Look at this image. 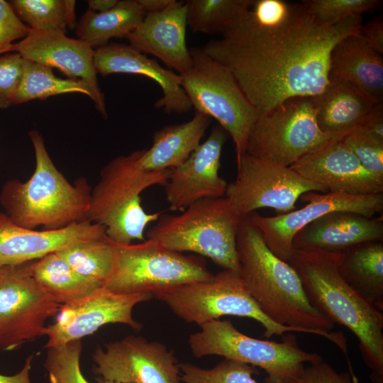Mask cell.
<instances>
[{
  "mask_svg": "<svg viewBox=\"0 0 383 383\" xmlns=\"http://www.w3.org/2000/svg\"><path fill=\"white\" fill-rule=\"evenodd\" d=\"M362 25V16L321 23L302 1L252 0L220 39L201 49L229 70L263 114L290 98L319 95L329 84L333 48Z\"/></svg>",
  "mask_w": 383,
  "mask_h": 383,
  "instance_id": "1",
  "label": "cell"
},
{
  "mask_svg": "<svg viewBox=\"0 0 383 383\" xmlns=\"http://www.w3.org/2000/svg\"><path fill=\"white\" fill-rule=\"evenodd\" d=\"M236 247L239 274L261 311L280 325L326 338L349 361L345 335L331 331L334 325L310 304L296 272L269 249L247 216L241 218Z\"/></svg>",
  "mask_w": 383,
  "mask_h": 383,
  "instance_id": "2",
  "label": "cell"
},
{
  "mask_svg": "<svg viewBox=\"0 0 383 383\" xmlns=\"http://www.w3.org/2000/svg\"><path fill=\"white\" fill-rule=\"evenodd\" d=\"M340 252L293 249L288 263L307 299L326 320L344 326L359 341L374 383H383V313L360 296L338 271Z\"/></svg>",
  "mask_w": 383,
  "mask_h": 383,
  "instance_id": "3",
  "label": "cell"
},
{
  "mask_svg": "<svg viewBox=\"0 0 383 383\" xmlns=\"http://www.w3.org/2000/svg\"><path fill=\"white\" fill-rule=\"evenodd\" d=\"M35 158V170L25 182L11 179L4 185L0 203L17 225L55 230L87 220L91 188L84 179L71 184L51 160L37 131L29 133Z\"/></svg>",
  "mask_w": 383,
  "mask_h": 383,
  "instance_id": "4",
  "label": "cell"
},
{
  "mask_svg": "<svg viewBox=\"0 0 383 383\" xmlns=\"http://www.w3.org/2000/svg\"><path fill=\"white\" fill-rule=\"evenodd\" d=\"M143 150L116 157L101 170L91 190L87 220L102 226L107 238L120 245L145 240L144 232L160 212L148 213L141 193L155 185L165 186L171 170L149 171L142 165Z\"/></svg>",
  "mask_w": 383,
  "mask_h": 383,
  "instance_id": "5",
  "label": "cell"
},
{
  "mask_svg": "<svg viewBox=\"0 0 383 383\" xmlns=\"http://www.w3.org/2000/svg\"><path fill=\"white\" fill-rule=\"evenodd\" d=\"M241 218L226 196L204 198L179 215L161 213L146 235L169 250L196 253L239 273L236 237Z\"/></svg>",
  "mask_w": 383,
  "mask_h": 383,
  "instance_id": "6",
  "label": "cell"
},
{
  "mask_svg": "<svg viewBox=\"0 0 383 383\" xmlns=\"http://www.w3.org/2000/svg\"><path fill=\"white\" fill-rule=\"evenodd\" d=\"M190 335L189 345L193 355H220L248 365L260 367L267 375V383L297 382L305 362L323 360L313 353L300 348L296 336L288 334L280 343L260 340L237 330L229 320L210 321Z\"/></svg>",
  "mask_w": 383,
  "mask_h": 383,
  "instance_id": "7",
  "label": "cell"
},
{
  "mask_svg": "<svg viewBox=\"0 0 383 383\" xmlns=\"http://www.w3.org/2000/svg\"><path fill=\"white\" fill-rule=\"evenodd\" d=\"M191 68L182 87L196 112L215 118L234 143L236 160L245 154L250 131L260 113L248 101L225 66L201 48L190 49Z\"/></svg>",
  "mask_w": 383,
  "mask_h": 383,
  "instance_id": "8",
  "label": "cell"
},
{
  "mask_svg": "<svg viewBox=\"0 0 383 383\" xmlns=\"http://www.w3.org/2000/svg\"><path fill=\"white\" fill-rule=\"evenodd\" d=\"M115 244L114 270L103 285L115 293H148L155 296L213 277L204 260L169 250L151 239L136 244Z\"/></svg>",
  "mask_w": 383,
  "mask_h": 383,
  "instance_id": "9",
  "label": "cell"
},
{
  "mask_svg": "<svg viewBox=\"0 0 383 383\" xmlns=\"http://www.w3.org/2000/svg\"><path fill=\"white\" fill-rule=\"evenodd\" d=\"M155 297L184 321L199 326L223 316H234L260 323L267 338L285 333H301L267 317L251 296L239 273L229 270H222L210 280L182 285Z\"/></svg>",
  "mask_w": 383,
  "mask_h": 383,
  "instance_id": "10",
  "label": "cell"
},
{
  "mask_svg": "<svg viewBox=\"0 0 383 383\" xmlns=\"http://www.w3.org/2000/svg\"><path fill=\"white\" fill-rule=\"evenodd\" d=\"M329 140L318 125L314 97L297 96L260 115L248 136L245 153L289 167Z\"/></svg>",
  "mask_w": 383,
  "mask_h": 383,
  "instance_id": "11",
  "label": "cell"
},
{
  "mask_svg": "<svg viewBox=\"0 0 383 383\" xmlns=\"http://www.w3.org/2000/svg\"><path fill=\"white\" fill-rule=\"evenodd\" d=\"M31 262L0 266V350L45 335L46 321L61 306L35 281Z\"/></svg>",
  "mask_w": 383,
  "mask_h": 383,
  "instance_id": "12",
  "label": "cell"
},
{
  "mask_svg": "<svg viewBox=\"0 0 383 383\" xmlns=\"http://www.w3.org/2000/svg\"><path fill=\"white\" fill-rule=\"evenodd\" d=\"M237 174L228 184L225 196L237 214L245 217L255 210L273 209L278 214L296 209L300 196L309 192L327 193L290 167L277 165L244 154L236 160Z\"/></svg>",
  "mask_w": 383,
  "mask_h": 383,
  "instance_id": "13",
  "label": "cell"
},
{
  "mask_svg": "<svg viewBox=\"0 0 383 383\" xmlns=\"http://www.w3.org/2000/svg\"><path fill=\"white\" fill-rule=\"evenodd\" d=\"M300 197L307 204L298 209L263 216L255 212L247 216L261 234L269 249L279 259L288 262L292 240L297 232L319 217L335 211H346L372 218L382 214L383 193L353 195L343 192L304 193Z\"/></svg>",
  "mask_w": 383,
  "mask_h": 383,
  "instance_id": "14",
  "label": "cell"
},
{
  "mask_svg": "<svg viewBox=\"0 0 383 383\" xmlns=\"http://www.w3.org/2000/svg\"><path fill=\"white\" fill-rule=\"evenodd\" d=\"M94 374L118 383H182L179 362L165 345L128 335L98 346L92 355Z\"/></svg>",
  "mask_w": 383,
  "mask_h": 383,
  "instance_id": "15",
  "label": "cell"
},
{
  "mask_svg": "<svg viewBox=\"0 0 383 383\" xmlns=\"http://www.w3.org/2000/svg\"><path fill=\"white\" fill-rule=\"evenodd\" d=\"M151 294H118L103 287L91 294L62 305L54 323L46 326L45 348L57 347L96 332L109 323H123L135 331L142 323L133 317V309L139 303L149 301Z\"/></svg>",
  "mask_w": 383,
  "mask_h": 383,
  "instance_id": "16",
  "label": "cell"
},
{
  "mask_svg": "<svg viewBox=\"0 0 383 383\" xmlns=\"http://www.w3.org/2000/svg\"><path fill=\"white\" fill-rule=\"evenodd\" d=\"M227 135L215 126L184 162L171 169L164 186L170 210L182 211L199 199L225 196L228 183L219 175V169Z\"/></svg>",
  "mask_w": 383,
  "mask_h": 383,
  "instance_id": "17",
  "label": "cell"
},
{
  "mask_svg": "<svg viewBox=\"0 0 383 383\" xmlns=\"http://www.w3.org/2000/svg\"><path fill=\"white\" fill-rule=\"evenodd\" d=\"M327 192L353 195L383 193V180L367 171L342 140H330L289 166Z\"/></svg>",
  "mask_w": 383,
  "mask_h": 383,
  "instance_id": "18",
  "label": "cell"
},
{
  "mask_svg": "<svg viewBox=\"0 0 383 383\" xmlns=\"http://www.w3.org/2000/svg\"><path fill=\"white\" fill-rule=\"evenodd\" d=\"M9 52H17L25 60L57 68L69 79L84 81L96 96V108L104 117L107 116L104 96L98 84L94 65V49L84 41L70 38L63 33L30 28L24 38L11 45Z\"/></svg>",
  "mask_w": 383,
  "mask_h": 383,
  "instance_id": "19",
  "label": "cell"
},
{
  "mask_svg": "<svg viewBox=\"0 0 383 383\" xmlns=\"http://www.w3.org/2000/svg\"><path fill=\"white\" fill-rule=\"evenodd\" d=\"M105 228L89 220L55 230L20 226L0 211V266L37 260L70 246L106 237Z\"/></svg>",
  "mask_w": 383,
  "mask_h": 383,
  "instance_id": "20",
  "label": "cell"
},
{
  "mask_svg": "<svg viewBox=\"0 0 383 383\" xmlns=\"http://www.w3.org/2000/svg\"><path fill=\"white\" fill-rule=\"evenodd\" d=\"M187 26L186 2L175 1L164 11L145 14L126 38L140 52L155 56L183 74L192 65L186 43Z\"/></svg>",
  "mask_w": 383,
  "mask_h": 383,
  "instance_id": "21",
  "label": "cell"
},
{
  "mask_svg": "<svg viewBox=\"0 0 383 383\" xmlns=\"http://www.w3.org/2000/svg\"><path fill=\"white\" fill-rule=\"evenodd\" d=\"M94 65L96 72L103 77L123 73L144 75L152 79L162 92L155 106L167 113H187L192 107L182 87L181 75L162 67L157 60L130 45L108 43L94 49Z\"/></svg>",
  "mask_w": 383,
  "mask_h": 383,
  "instance_id": "22",
  "label": "cell"
},
{
  "mask_svg": "<svg viewBox=\"0 0 383 383\" xmlns=\"http://www.w3.org/2000/svg\"><path fill=\"white\" fill-rule=\"evenodd\" d=\"M383 241V214L369 218L335 211L319 217L296 233L293 249L342 252L362 243Z\"/></svg>",
  "mask_w": 383,
  "mask_h": 383,
  "instance_id": "23",
  "label": "cell"
},
{
  "mask_svg": "<svg viewBox=\"0 0 383 383\" xmlns=\"http://www.w3.org/2000/svg\"><path fill=\"white\" fill-rule=\"evenodd\" d=\"M329 77L346 80L374 104L383 103V58L359 34L340 40L330 55Z\"/></svg>",
  "mask_w": 383,
  "mask_h": 383,
  "instance_id": "24",
  "label": "cell"
},
{
  "mask_svg": "<svg viewBox=\"0 0 383 383\" xmlns=\"http://www.w3.org/2000/svg\"><path fill=\"white\" fill-rule=\"evenodd\" d=\"M314 99L318 125L330 140L343 139L355 130L374 105L353 84L334 77Z\"/></svg>",
  "mask_w": 383,
  "mask_h": 383,
  "instance_id": "25",
  "label": "cell"
},
{
  "mask_svg": "<svg viewBox=\"0 0 383 383\" xmlns=\"http://www.w3.org/2000/svg\"><path fill=\"white\" fill-rule=\"evenodd\" d=\"M211 118L199 112L186 122L169 125L156 131L149 149L142 157L149 171L171 170L184 162L201 143Z\"/></svg>",
  "mask_w": 383,
  "mask_h": 383,
  "instance_id": "26",
  "label": "cell"
},
{
  "mask_svg": "<svg viewBox=\"0 0 383 383\" xmlns=\"http://www.w3.org/2000/svg\"><path fill=\"white\" fill-rule=\"evenodd\" d=\"M338 271L360 296L383 311V241L362 243L340 252Z\"/></svg>",
  "mask_w": 383,
  "mask_h": 383,
  "instance_id": "27",
  "label": "cell"
},
{
  "mask_svg": "<svg viewBox=\"0 0 383 383\" xmlns=\"http://www.w3.org/2000/svg\"><path fill=\"white\" fill-rule=\"evenodd\" d=\"M145 14L138 0L118 1L114 8L104 13L87 9L77 23L76 34L92 48H98L111 38H126Z\"/></svg>",
  "mask_w": 383,
  "mask_h": 383,
  "instance_id": "28",
  "label": "cell"
},
{
  "mask_svg": "<svg viewBox=\"0 0 383 383\" xmlns=\"http://www.w3.org/2000/svg\"><path fill=\"white\" fill-rule=\"evenodd\" d=\"M30 271L41 288L60 306L81 299L102 287L77 273L57 252L33 261Z\"/></svg>",
  "mask_w": 383,
  "mask_h": 383,
  "instance_id": "29",
  "label": "cell"
},
{
  "mask_svg": "<svg viewBox=\"0 0 383 383\" xmlns=\"http://www.w3.org/2000/svg\"><path fill=\"white\" fill-rule=\"evenodd\" d=\"M80 93L88 96L97 106L98 101L91 87L80 79H62L52 68L25 60L22 77L15 94L13 105L52 96Z\"/></svg>",
  "mask_w": 383,
  "mask_h": 383,
  "instance_id": "30",
  "label": "cell"
},
{
  "mask_svg": "<svg viewBox=\"0 0 383 383\" xmlns=\"http://www.w3.org/2000/svg\"><path fill=\"white\" fill-rule=\"evenodd\" d=\"M18 18L31 30L65 34L76 28L74 0H12Z\"/></svg>",
  "mask_w": 383,
  "mask_h": 383,
  "instance_id": "31",
  "label": "cell"
},
{
  "mask_svg": "<svg viewBox=\"0 0 383 383\" xmlns=\"http://www.w3.org/2000/svg\"><path fill=\"white\" fill-rule=\"evenodd\" d=\"M57 252L77 273L101 284L102 287L114 270L116 244L107 236L80 243Z\"/></svg>",
  "mask_w": 383,
  "mask_h": 383,
  "instance_id": "32",
  "label": "cell"
},
{
  "mask_svg": "<svg viewBox=\"0 0 383 383\" xmlns=\"http://www.w3.org/2000/svg\"><path fill=\"white\" fill-rule=\"evenodd\" d=\"M187 26L194 33L222 35L248 9L252 0L186 1Z\"/></svg>",
  "mask_w": 383,
  "mask_h": 383,
  "instance_id": "33",
  "label": "cell"
},
{
  "mask_svg": "<svg viewBox=\"0 0 383 383\" xmlns=\"http://www.w3.org/2000/svg\"><path fill=\"white\" fill-rule=\"evenodd\" d=\"M179 367L183 383H258L252 377L258 374L254 366L231 359L225 358L210 369L190 363H179Z\"/></svg>",
  "mask_w": 383,
  "mask_h": 383,
  "instance_id": "34",
  "label": "cell"
},
{
  "mask_svg": "<svg viewBox=\"0 0 383 383\" xmlns=\"http://www.w3.org/2000/svg\"><path fill=\"white\" fill-rule=\"evenodd\" d=\"M47 349L44 367L48 374V383H89L80 369L81 340Z\"/></svg>",
  "mask_w": 383,
  "mask_h": 383,
  "instance_id": "35",
  "label": "cell"
},
{
  "mask_svg": "<svg viewBox=\"0 0 383 383\" xmlns=\"http://www.w3.org/2000/svg\"><path fill=\"white\" fill-rule=\"evenodd\" d=\"M309 12L319 22L335 25L343 20L365 12L375 11L381 4L379 0H304Z\"/></svg>",
  "mask_w": 383,
  "mask_h": 383,
  "instance_id": "36",
  "label": "cell"
},
{
  "mask_svg": "<svg viewBox=\"0 0 383 383\" xmlns=\"http://www.w3.org/2000/svg\"><path fill=\"white\" fill-rule=\"evenodd\" d=\"M342 140L367 171L383 180V140L358 130L353 131Z\"/></svg>",
  "mask_w": 383,
  "mask_h": 383,
  "instance_id": "37",
  "label": "cell"
},
{
  "mask_svg": "<svg viewBox=\"0 0 383 383\" xmlns=\"http://www.w3.org/2000/svg\"><path fill=\"white\" fill-rule=\"evenodd\" d=\"M24 62L25 59L17 52H8L0 56V109L13 105Z\"/></svg>",
  "mask_w": 383,
  "mask_h": 383,
  "instance_id": "38",
  "label": "cell"
},
{
  "mask_svg": "<svg viewBox=\"0 0 383 383\" xmlns=\"http://www.w3.org/2000/svg\"><path fill=\"white\" fill-rule=\"evenodd\" d=\"M30 28L13 11L9 2L0 0V55L9 52L16 40L24 38Z\"/></svg>",
  "mask_w": 383,
  "mask_h": 383,
  "instance_id": "39",
  "label": "cell"
},
{
  "mask_svg": "<svg viewBox=\"0 0 383 383\" xmlns=\"http://www.w3.org/2000/svg\"><path fill=\"white\" fill-rule=\"evenodd\" d=\"M297 383H358L356 376L349 372H337L323 360L311 363L296 382Z\"/></svg>",
  "mask_w": 383,
  "mask_h": 383,
  "instance_id": "40",
  "label": "cell"
},
{
  "mask_svg": "<svg viewBox=\"0 0 383 383\" xmlns=\"http://www.w3.org/2000/svg\"><path fill=\"white\" fill-rule=\"evenodd\" d=\"M359 35L378 53L383 54V18L382 16L362 24Z\"/></svg>",
  "mask_w": 383,
  "mask_h": 383,
  "instance_id": "41",
  "label": "cell"
},
{
  "mask_svg": "<svg viewBox=\"0 0 383 383\" xmlns=\"http://www.w3.org/2000/svg\"><path fill=\"white\" fill-rule=\"evenodd\" d=\"M355 130L383 140V103L374 104L368 115Z\"/></svg>",
  "mask_w": 383,
  "mask_h": 383,
  "instance_id": "42",
  "label": "cell"
},
{
  "mask_svg": "<svg viewBox=\"0 0 383 383\" xmlns=\"http://www.w3.org/2000/svg\"><path fill=\"white\" fill-rule=\"evenodd\" d=\"M33 355L28 356L20 372L13 375L0 374V383H31L30 371L32 367Z\"/></svg>",
  "mask_w": 383,
  "mask_h": 383,
  "instance_id": "43",
  "label": "cell"
},
{
  "mask_svg": "<svg viewBox=\"0 0 383 383\" xmlns=\"http://www.w3.org/2000/svg\"><path fill=\"white\" fill-rule=\"evenodd\" d=\"M176 0H138L145 13H157L165 10Z\"/></svg>",
  "mask_w": 383,
  "mask_h": 383,
  "instance_id": "44",
  "label": "cell"
},
{
  "mask_svg": "<svg viewBox=\"0 0 383 383\" xmlns=\"http://www.w3.org/2000/svg\"><path fill=\"white\" fill-rule=\"evenodd\" d=\"M118 0H89L88 9L97 13L106 12L114 8Z\"/></svg>",
  "mask_w": 383,
  "mask_h": 383,
  "instance_id": "45",
  "label": "cell"
},
{
  "mask_svg": "<svg viewBox=\"0 0 383 383\" xmlns=\"http://www.w3.org/2000/svg\"><path fill=\"white\" fill-rule=\"evenodd\" d=\"M96 383H118V382L106 380L99 377L96 378Z\"/></svg>",
  "mask_w": 383,
  "mask_h": 383,
  "instance_id": "46",
  "label": "cell"
}]
</instances>
